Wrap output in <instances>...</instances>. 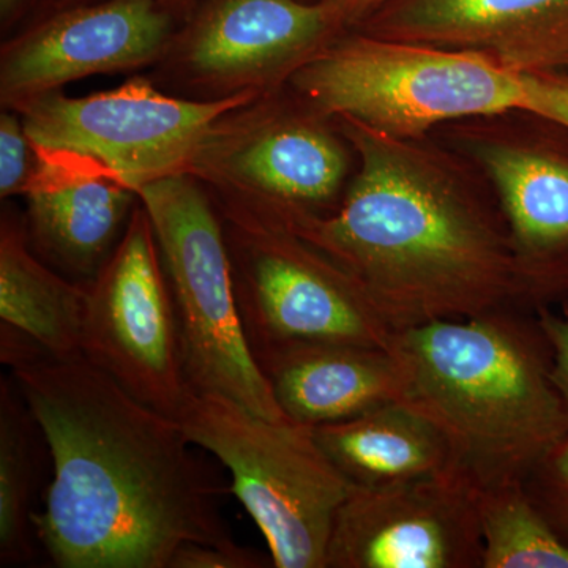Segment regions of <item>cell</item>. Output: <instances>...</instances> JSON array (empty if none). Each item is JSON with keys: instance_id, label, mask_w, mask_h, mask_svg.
Returning <instances> with one entry per match:
<instances>
[{"instance_id": "6da1fadb", "label": "cell", "mask_w": 568, "mask_h": 568, "mask_svg": "<svg viewBox=\"0 0 568 568\" xmlns=\"http://www.w3.org/2000/svg\"><path fill=\"white\" fill-rule=\"evenodd\" d=\"M0 358L50 452L33 525L55 567L170 568L183 545L235 541L226 485L174 418L84 357H55L9 328Z\"/></svg>"}, {"instance_id": "7a4b0ae2", "label": "cell", "mask_w": 568, "mask_h": 568, "mask_svg": "<svg viewBox=\"0 0 568 568\" xmlns=\"http://www.w3.org/2000/svg\"><path fill=\"white\" fill-rule=\"evenodd\" d=\"M334 121L358 162L342 203L280 224L353 276L392 331L547 306L476 164L433 133Z\"/></svg>"}, {"instance_id": "3957f363", "label": "cell", "mask_w": 568, "mask_h": 568, "mask_svg": "<svg viewBox=\"0 0 568 568\" xmlns=\"http://www.w3.org/2000/svg\"><path fill=\"white\" fill-rule=\"evenodd\" d=\"M402 402L428 418L476 488L523 481L568 436L537 312L511 310L395 331Z\"/></svg>"}, {"instance_id": "277c9868", "label": "cell", "mask_w": 568, "mask_h": 568, "mask_svg": "<svg viewBox=\"0 0 568 568\" xmlns=\"http://www.w3.org/2000/svg\"><path fill=\"white\" fill-rule=\"evenodd\" d=\"M286 84L325 118L355 119L405 140L525 104L521 74L481 55L358 29L336 36Z\"/></svg>"}, {"instance_id": "5b68a950", "label": "cell", "mask_w": 568, "mask_h": 568, "mask_svg": "<svg viewBox=\"0 0 568 568\" xmlns=\"http://www.w3.org/2000/svg\"><path fill=\"white\" fill-rule=\"evenodd\" d=\"M183 433L231 473V491L261 529L276 568H325L336 514L354 485L312 426L271 420L222 395L193 394Z\"/></svg>"}, {"instance_id": "8992f818", "label": "cell", "mask_w": 568, "mask_h": 568, "mask_svg": "<svg viewBox=\"0 0 568 568\" xmlns=\"http://www.w3.org/2000/svg\"><path fill=\"white\" fill-rule=\"evenodd\" d=\"M138 197L162 254L186 384L286 420L246 342L226 234L207 194L193 173H178L145 183Z\"/></svg>"}, {"instance_id": "52a82bcc", "label": "cell", "mask_w": 568, "mask_h": 568, "mask_svg": "<svg viewBox=\"0 0 568 568\" xmlns=\"http://www.w3.org/2000/svg\"><path fill=\"white\" fill-rule=\"evenodd\" d=\"M226 220L235 301L253 355L294 343L390 349L395 331L331 257L241 209L230 207Z\"/></svg>"}, {"instance_id": "ba28073f", "label": "cell", "mask_w": 568, "mask_h": 568, "mask_svg": "<svg viewBox=\"0 0 568 568\" xmlns=\"http://www.w3.org/2000/svg\"><path fill=\"white\" fill-rule=\"evenodd\" d=\"M256 95L241 91L212 102H190L136 80L81 99L59 91L41 93L14 108L33 148L95 160L138 193L156 179L192 173L213 130Z\"/></svg>"}, {"instance_id": "9c48e42d", "label": "cell", "mask_w": 568, "mask_h": 568, "mask_svg": "<svg viewBox=\"0 0 568 568\" xmlns=\"http://www.w3.org/2000/svg\"><path fill=\"white\" fill-rule=\"evenodd\" d=\"M81 355L134 398L174 420L193 394L183 372L162 254L142 204L88 284Z\"/></svg>"}, {"instance_id": "30bf717a", "label": "cell", "mask_w": 568, "mask_h": 568, "mask_svg": "<svg viewBox=\"0 0 568 568\" xmlns=\"http://www.w3.org/2000/svg\"><path fill=\"white\" fill-rule=\"evenodd\" d=\"M293 95L257 112L248 125L224 119L192 168L244 194L234 207L276 223L334 212L353 171V145L334 119Z\"/></svg>"}, {"instance_id": "8fae6325", "label": "cell", "mask_w": 568, "mask_h": 568, "mask_svg": "<svg viewBox=\"0 0 568 568\" xmlns=\"http://www.w3.org/2000/svg\"><path fill=\"white\" fill-rule=\"evenodd\" d=\"M525 108L446 123L435 136L476 164L495 190L519 261L544 304L568 290V152Z\"/></svg>"}, {"instance_id": "7c38bea8", "label": "cell", "mask_w": 568, "mask_h": 568, "mask_svg": "<svg viewBox=\"0 0 568 568\" xmlns=\"http://www.w3.org/2000/svg\"><path fill=\"white\" fill-rule=\"evenodd\" d=\"M476 487L459 470L354 487L336 514L325 568H481Z\"/></svg>"}, {"instance_id": "4fadbf2b", "label": "cell", "mask_w": 568, "mask_h": 568, "mask_svg": "<svg viewBox=\"0 0 568 568\" xmlns=\"http://www.w3.org/2000/svg\"><path fill=\"white\" fill-rule=\"evenodd\" d=\"M170 36V17L155 0H110L67 11L3 50V103L18 106L67 82L151 63Z\"/></svg>"}, {"instance_id": "5bb4252c", "label": "cell", "mask_w": 568, "mask_h": 568, "mask_svg": "<svg viewBox=\"0 0 568 568\" xmlns=\"http://www.w3.org/2000/svg\"><path fill=\"white\" fill-rule=\"evenodd\" d=\"M353 29L470 52L515 74L568 67V0H390Z\"/></svg>"}, {"instance_id": "9a60e30c", "label": "cell", "mask_w": 568, "mask_h": 568, "mask_svg": "<svg viewBox=\"0 0 568 568\" xmlns=\"http://www.w3.org/2000/svg\"><path fill=\"white\" fill-rule=\"evenodd\" d=\"M342 32L323 0H216L185 59L201 80L257 92L287 82Z\"/></svg>"}, {"instance_id": "2e32d148", "label": "cell", "mask_w": 568, "mask_h": 568, "mask_svg": "<svg viewBox=\"0 0 568 568\" xmlns=\"http://www.w3.org/2000/svg\"><path fill=\"white\" fill-rule=\"evenodd\" d=\"M36 153L24 192L31 241L65 271L95 276L118 246L138 193L88 156L37 148Z\"/></svg>"}, {"instance_id": "e0dca14e", "label": "cell", "mask_w": 568, "mask_h": 568, "mask_svg": "<svg viewBox=\"0 0 568 568\" xmlns=\"http://www.w3.org/2000/svg\"><path fill=\"white\" fill-rule=\"evenodd\" d=\"M284 416L334 424L402 402L405 375L390 349L347 343H294L254 355Z\"/></svg>"}, {"instance_id": "ac0fdd59", "label": "cell", "mask_w": 568, "mask_h": 568, "mask_svg": "<svg viewBox=\"0 0 568 568\" xmlns=\"http://www.w3.org/2000/svg\"><path fill=\"white\" fill-rule=\"evenodd\" d=\"M312 429L325 455L357 488L392 487L457 469L439 429L403 402Z\"/></svg>"}, {"instance_id": "d6986e66", "label": "cell", "mask_w": 568, "mask_h": 568, "mask_svg": "<svg viewBox=\"0 0 568 568\" xmlns=\"http://www.w3.org/2000/svg\"><path fill=\"white\" fill-rule=\"evenodd\" d=\"M88 286L67 282L37 260L24 227L2 223L0 320L55 357H82Z\"/></svg>"}, {"instance_id": "ffe728a7", "label": "cell", "mask_w": 568, "mask_h": 568, "mask_svg": "<svg viewBox=\"0 0 568 568\" xmlns=\"http://www.w3.org/2000/svg\"><path fill=\"white\" fill-rule=\"evenodd\" d=\"M44 436L13 379L0 381V566H24L36 556L33 500Z\"/></svg>"}, {"instance_id": "44dd1931", "label": "cell", "mask_w": 568, "mask_h": 568, "mask_svg": "<svg viewBox=\"0 0 568 568\" xmlns=\"http://www.w3.org/2000/svg\"><path fill=\"white\" fill-rule=\"evenodd\" d=\"M481 568H568V545L534 506L523 481L476 488Z\"/></svg>"}, {"instance_id": "7402d4cb", "label": "cell", "mask_w": 568, "mask_h": 568, "mask_svg": "<svg viewBox=\"0 0 568 568\" xmlns=\"http://www.w3.org/2000/svg\"><path fill=\"white\" fill-rule=\"evenodd\" d=\"M523 487L549 526L568 545V436L530 470Z\"/></svg>"}, {"instance_id": "603a6c76", "label": "cell", "mask_w": 568, "mask_h": 568, "mask_svg": "<svg viewBox=\"0 0 568 568\" xmlns=\"http://www.w3.org/2000/svg\"><path fill=\"white\" fill-rule=\"evenodd\" d=\"M36 148L21 118L2 114L0 118V194L2 197L24 194L36 170Z\"/></svg>"}, {"instance_id": "cb8c5ba5", "label": "cell", "mask_w": 568, "mask_h": 568, "mask_svg": "<svg viewBox=\"0 0 568 568\" xmlns=\"http://www.w3.org/2000/svg\"><path fill=\"white\" fill-rule=\"evenodd\" d=\"M274 566L252 548L237 541L227 545L186 544L178 549L170 568H265Z\"/></svg>"}, {"instance_id": "d4e9b609", "label": "cell", "mask_w": 568, "mask_h": 568, "mask_svg": "<svg viewBox=\"0 0 568 568\" xmlns=\"http://www.w3.org/2000/svg\"><path fill=\"white\" fill-rule=\"evenodd\" d=\"M525 85L523 108L568 129V80L556 73L521 74Z\"/></svg>"}, {"instance_id": "484cf974", "label": "cell", "mask_w": 568, "mask_h": 568, "mask_svg": "<svg viewBox=\"0 0 568 568\" xmlns=\"http://www.w3.org/2000/svg\"><path fill=\"white\" fill-rule=\"evenodd\" d=\"M538 323L547 335L552 354V379L568 409V321L548 306L537 310Z\"/></svg>"}, {"instance_id": "4316f807", "label": "cell", "mask_w": 568, "mask_h": 568, "mask_svg": "<svg viewBox=\"0 0 568 568\" xmlns=\"http://www.w3.org/2000/svg\"><path fill=\"white\" fill-rule=\"evenodd\" d=\"M336 24L347 31L365 21L390 0H323Z\"/></svg>"}, {"instance_id": "83f0119b", "label": "cell", "mask_w": 568, "mask_h": 568, "mask_svg": "<svg viewBox=\"0 0 568 568\" xmlns=\"http://www.w3.org/2000/svg\"><path fill=\"white\" fill-rule=\"evenodd\" d=\"M18 2H20V0H0V7H2L3 17H7V14H9L10 11L14 9V7H17Z\"/></svg>"}, {"instance_id": "f1b7e54d", "label": "cell", "mask_w": 568, "mask_h": 568, "mask_svg": "<svg viewBox=\"0 0 568 568\" xmlns=\"http://www.w3.org/2000/svg\"><path fill=\"white\" fill-rule=\"evenodd\" d=\"M566 320L568 321V306H567Z\"/></svg>"}]
</instances>
